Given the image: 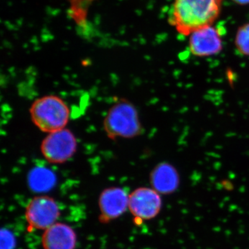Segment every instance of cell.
<instances>
[{"label": "cell", "instance_id": "2", "mask_svg": "<svg viewBox=\"0 0 249 249\" xmlns=\"http://www.w3.org/2000/svg\"><path fill=\"white\" fill-rule=\"evenodd\" d=\"M31 121L42 132L52 133L66 128L70 109L62 98L47 95L36 99L29 109Z\"/></svg>", "mask_w": 249, "mask_h": 249}, {"label": "cell", "instance_id": "12", "mask_svg": "<svg viewBox=\"0 0 249 249\" xmlns=\"http://www.w3.org/2000/svg\"><path fill=\"white\" fill-rule=\"evenodd\" d=\"M235 45L239 53L249 57V23L242 24L237 29Z\"/></svg>", "mask_w": 249, "mask_h": 249}, {"label": "cell", "instance_id": "9", "mask_svg": "<svg viewBox=\"0 0 249 249\" xmlns=\"http://www.w3.org/2000/svg\"><path fill=\"white\" fill-rule=\"evenodd\" d=\"M76 243V232L63 223H55L46 229L42 237L44 249H75Z\"/></svg>", "mask_w": 249, "mask_h": 249}, {"label": "cell", "instance_id": "5", "mask_svg": "<svg viewBox=\"0 0 249 249\" xmlns=\"http://www.w3.org/2000/svg\"><path fill=\"white\" fill-rule=\"evenodd\" d=\"M59 216L58 204L51 196H35L26 208V219L32 229L46 230L55 224Z\"/></svg>", "mask_w": 249, "mask_h": 249}, {"label": "cell", "instance_id": "14", "mask_svg": "<svg viewBox=\"0 0 249 249\" xmlns=\"http://www.w3.org/2000/svg\"><path fill=\"white\" fill-rule=\"evenodd\" d=\"M232 1L240 6H246L249 4V0H232Z\"/></svg>", "mask_w": 249, "mask_h": 249}, {"label": "cell", "instance_id": "10", "mask_svg": "<svg viewBox=\"0 0 249 249\" xmlns=\"http://www.w3.org/2000/svg\"><path fill=\"white\" fill-rule=\"evenodd\" d=\"M150 182L153 189L160 194H170L178 188L179 178L178 172L172 165L161 163L152 170Z\"/></svg>", "mask_w": 249, "mask_h": 249}, {"label": "cell", "instance_id": "7", "mask_svg": "<svg viewBox=\"0 0 249 249\" xmlns=\"http://www.w3.org/2000/svg\"><path fill=\"white\" fill-rule=\"evenodd\" d=\"M223 48L222 34L213 25L201 28L189 36V49L193 55L207 57L219 53Z\"/></svg>", "mask_w": 249, "mask_h": 249}, {"label": "cell", "instance_id": "6", "mask_svg": "<svg viewBox=\"0 0 249 249\" xmlns=\"http://www.w3.org/2000/svg\"><path fill=\"white\" fill-rule=\"evenodd\" d=\"M161 205L160 193L153 188H139L129 196V211L142 220H149L158 215Z\"/></svg>", "mask_w": 249, "mask_h": 249}, {"label": "cell", "instance_id": "1", "mask_svg": "<svg viewBox=\"0 0 249 249\" xmlns=\"http://www.w3.org/2000/svg\"><path fill=\"white\" fill-rule=\"evenodd\" d=\"M223 0H173L168 21L178 34L189 36L213 25L220 15Z\"/></svg>", "mask_w": 249, "mask_h": 249}, {"label": "cell", "instance_id": "3", "mask_svg": "<svg viewBox=\"0 0 249 249\" xmlns=\"http://www.w3.org/2000/svg\"><path fill=\"white\" fill-rule=\"evenodd\" d=\"M103 127L110 139L134 138L142 129L137 109L126 100H121L109 109Z\"/></svg>", "mask_w": 249, "mask_h": 249}, {"label": "cell", "instance_id": "13", "mask_svg": "<svg viewBox=\"0 0 249 249\" xmlns=\"http://www.w3.org/2000/svg\"><path fill=\"white\" fill-rule=\"evenodd\" d=\"M16 240L11 232L2 229L1 231V249H14Z\"/></svg>", "mask_w": 249, "mask_h": 249}, {"label": "cell", "instance_id": "8", "mask_svg": "<svg viewBox=\"0 0 249 249\" xmlns=\"http://www.w3.org/2000/svg\"><path fill=\"white\" fill-rule=\"evenodd\" d=\"M128 202L129 196L123 188H106L99 197L100 220L107 222L120 217L128 208Z\"/></svg>", "mask_w": 249, "mask_h": 249}, {"label": "cell", "instance_id": "4", "mask_svg": "<svg viewBox=\"0 0 249 249\" xmlns=\"http://www.w3.org/2000/svg\"><path fill=\"white\" fill-rule=\"evenodd\" d=\"M78 142L74 134L64 128L49 133L42 140L40 151L47 161L54 164H61L75 155Z\"/></svg>", "mask_w": 249, "mask_h": 249}, {"label": "cell", "instance_id": "11", "mask_svg": "<svg viewBox=\"0 0 249 249\" xmlns=\"http://www.w3.org/2000/svg\"><path fill=\"white\" fill-rule=\"evenodd\" d=\"M29 183L31 189L36 191H47L55 183V176L52 171L45 168H36L29 177Z\"/></svg>", "mask_w": 249, "mask_h": 249}]
</instances>
